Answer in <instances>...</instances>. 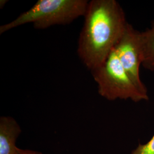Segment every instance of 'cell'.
I'll return each instance as SVG.
<instances>
[{"label": "cell", "mask_w": 154, "mask_h": 154, "mask_svg": "<svg viewBox=\"0 0 154 154\" xmlns=\"http://www.w3.org/2000/svg\"><path fill=\"white\" fill-rule=\"evenodd\" d=\"M140 32L128 23L121 38L116 43V55L124 69L139 88L145 93L147 88L140 77V67L142 65V53L140 39Z\"/></svg>", "instance_id": "obj_4"}, {"label": "cell", "mask_w": 154, "mask_h": 154, "mask_svg": "<svg viewBox=\"0 0 154 154\" xmlns=\"http://www.w3.org/2000/svg\"><path fill=\"white\" fill-rule=\"evenodd\" d=\"M7 2H8V1H6V0H1L0 1V8L1 9L3 8L4 6L7 3Z\"/></svg>", "instance_id": "obj_9"}, {"label": "cell", "mask_w": 154, "mask_h": 154, "mask_svg": "<svg viewBox=\"0 0 154 154\" xmlns=\"http://www.w3.org/2000/svg\"><path fill=\"white\" fill-rule=\"evenodd\" d=\"M131 154H154V135L147 143L139 144Z\"/></svg>", "instance_id": "obj_7"}, {"label": "cell", "mask_w": 154, "mask_h": 154, "mask_svg": "<svg viewBox=\"0 0 154 154\" xmlns=\"http://www.w3.org/2000/svg\"><path fill=\"white\" fill-rule=\"evenodd\" d=\"M78 39L77 53L91 71L101 65L126 28V15L116 0L88 2Z\"/></svg>", "instance_id": "obj_1"}, {"label": "cell", "mask_w": 154, "mask_h": 154, "mask_svg": "<svg viewBox=\"0 0 154 154\" xmlns=\"http://www.w3.org/2000/svg\"><path fill=\"white\" fill-rule=\"evenodd\" d=\"M88 4V0H38L15 20L1 25L0 34L29 23L39 30L69 24L84 16Z\"/></svg>", "instance_id": "obj_2"}, {"label": "cell", "mask_w": 154, "mask_h": 154, "mask_svg": "<svg viewBox=\"0 0 154 154\" xmlns=\"http://www.w3.org/2000/svg\"><path fill=\"white\" fill-rule=\"evenodd\" d=\"M91 72L98 93L109 100H131L139 102L149 99L148 93L138 88L122 66L113 49L99 67Z\"/></svg>", "instance_id": "obj_3"}, {"label": "cell", "mask_w": 154, "mask_h": 154, "mask_svg": "<svg viewBox=\"0 0 154 154\" xmlns=\"http://www.w3.org/2000/svg\"><path fill=\"white\" fill-rule=\"evenodd\" d=\"M140 39L142 66L147 70L154 72V20L149 29L140 32Z\"/></svg>", "instance_id": "obj_6"}, {"label": "cell", "mask_w": 154, "mask_h": 154, "mask_svg": "<svg viewBox=\"0 0 154 154\" xmlns=\"http://www.w3.org/2000/svg\"><path fill=\"white\" fill-rule=\"evenodd\" d=\"M17 154H43L42 152L32 149H20Z\"/></svg>", "instance_id": "obj_8"}, {"label": "cell", "mask_w": 154, "mask_h": 154, "mask_svg": "<svg viewBox=\"0 0 154 154\" xmlns=\"http://www.w3.org/2000/svg\"><path fill=\"white\" fill-rule=\"evenodd\" d=\"M18 122L11 116L0 118V154H17V140L21 133Z\"/></svg>", "instance_id": "obj_5"}]
</instances>
